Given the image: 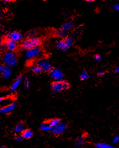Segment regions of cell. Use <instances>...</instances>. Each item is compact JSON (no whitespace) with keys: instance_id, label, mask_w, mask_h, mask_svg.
Returning <instances> with one entry per match:
<instances>
[{"instance_id":"cell-1","label":"cell","mask_w":119,"mask_h":148,"mask_svg":"<svg viewBox=\"0 0 119 148\" xmlns=\"http://www.w3.org/2000/svg\"><path fill=\"white\" fill-rule=\"evenodd\" d=\"M2 64L5 65L6 67L14 68L18 64V58L16 54L14 52L6 51L1 56Z\"/></svg>"},{"instance_id":"cell-2","label":"cell","mask_w":119,"mask_h":148,"mask_svg":"<svg viewBox=\"0 0 119 148\" xmlns=\"http://www.w3.org/2000/svg\"><path fill=\"white\" fill-rule=\"evenodd\" d=\"M41 43V40L38 37H28L24 40L20 44V48L27 51L39 47Z\"/></svg>"},{"instance_id":"cell-3","label":"cell","mask_w":119,"mask_h":148,"mask_svg":"<svg viewBox=\"0 0 119 148\" xmlns=\"http://www.w3.org/2000/svg\"><path fill=\"white\" fill-rule=\"evenodd\" d=\"M70 84L65 80L57 81L53 82L51 85V90L55 93H58L64 91L69 88Z\"/></svg>"},{"instance_id":"cell-4","label":"cell","mask_w":119,"mask_h":148,"mask_svg":"<svg viewBox=\"0 0 119 148\" xmlns=\"http://www.w3.org/2000/svg\"><path fill=\"white\" fill-rule=\"evenodd\" d=\"M1 46L4 48L7 51L10 52H14L17 51L18 49V44L17 43L12 41L9 39L6 38L5 40H3Z\"/></svg>"},{"instance_id":"cell-5","label":"cell","mask_w":119,"mask_h":148,"mask_svg":"<svg viewBox=\"0 0 119 148\" xmlns=\"http://www.w3.org/2000/svg\"><path fill=\"white\" fill-rule=\"evenodd\" d=\"M6 38L16 43L21 42L24 40V35L20 32L13 30V31L8 32L6 35Z\"/></svg>"},{"instance_id":"cell-6","label":"cell","mask_w":119,"mask_h":148,"mask_svg":"<svg viewBox=\"0 0 119 148\" xmlns=\"http://www.w3.org/2000/svg\"><path fill=\"white\" fill-rule=\"evenodd\" d=\"M49 76L54 81L63 80L64 77V73L60 70V69L55 68L53 69L52 70L49 72Z\"/></svg>"},{"instance_id":"cell-7","label":"cell","mask_w":119,"mask_h":148,"mask_svg":"<svg viewBox=\"0 0 119 148\" xmlns=\"http://www.w3.org/2000/svg\"><path fill=\"white\" fill-rule=\"evenodd\" d=\"M37 64L42 69L43 71L45 72H49L53 69L51 63L46 59H42L38 60Z\"/></svg>"},{"instance_id":"cell-8","label":"cell","mask_w":119,"mask_h":148,"mask_svg":"<svg viewBox=\"0 0 119 148\" xmlns=\"http://www.w3.org/2000/svg\"><path fill=\"white\" fill-rule=\"evenodd\" d=\"M41 49L39 47L25 51V56L27 59H32L37 57L41 53Z\"/></svg>"},{"instance_id":"cell-9","label":"cell","mask_w":119,"mask_h":148,"mask_svg":"<svg viewBox=\"0 0 119 148\" xmlns=\"http://www.w3.org/2000/svg\"><path fill=\"white\" fill-rule=\"evenodd\" d=\"M17 106H18V103H17V102L11 103L7 106H5L1 108H0V114H9L12 111L15 110Z\"/></svg>"},{"instance_id":"cell-10","label":"cell","mask_w":119,"mask_h":148,"mask_svg":"<svg viewBox=\"0 0 119 148\" xmlns=\"http://www.w3.org/2000/svg\"><path fill=\"white\" fill-rule=\"evenodd\" d=\"M67 128V126L66 124L61 122L56 127H54L51 132L55 135H59L64 132Z\"/></svg>"},{"instance_id":"cell-11","label":"cell","mask_w":119,"mask_h":148,"mask_svg":"<svg viewBox=\"0 0 119 148\" xmlns=\"http://www.w3.org/2000/svg\"><path fill=\"white\" fill-rule=\"evenodd\" d=\"M22 80H23V77L21 75H18V77H17L15 78L14 81L12 82V84L10 87V91L13 92V91H15L18 90L19 86L21 84V83H22Z\"/></svg>"},{"instance_id":"cell-12","label":"cell","mask_w":119,"mask_h":148,"mask_svg":"<svg viewBox=\"0 0 119 148\" xmlns=\"http://www.w3.org/2000/svg\"><path fill=\"white\" fill-rule=\"evenodd\" d=\"M56 46L57 49L62 51H66L69 48L64 39H61V40H58L56 43Z\"/></svg>"},{"instance_id":"cell-13","label":"cell","mask_w":119,"mask_h":148,"mask_svg":"<svg viewBox=\"0 0 119 148\" xmlns=\"http://www.w3.org/2000/svg\"><path fill=\"white\" fill-rule=\"evenodd\" d=\"M12 75V70L11 68L9 67H6L5 71H3V73L1 74V77L4 80H7L11 77Z\"/></svg>"},{"instance_id":"cell-14","label":"cell","mask_w":119,"mask_h":148,"mask_svg":"<svg viewBox=\"0 0 119 148\" xmlns=\"http://www.w3.org/2000/svg\"><path fill=\"white\" fill-rule=\"evenodd\" d=\"M73 27H74L73 23L71 22H70V21H67V22H66L64 23L61 25V27L60 28L62 30H64L65 32L68 33L70 31V30H71L72 29H73Z\"/></svg>"},{"instance_id":"cell-15","label":"cell","mask_w":119,"mask_h":148,"mask_svg":"<svg viewBox=\"0 0 119 148\" xmlns=\"http://www.w3.org/2000/svg\"><path fill=\"white\" fill-rule=\"evenodd\" d=\"M21 136H22L24 140H28V139H30L33 136V133L32 130L30 129H25L21 133Z\"/></svg>"},{"instance_id":"cell-16","label":"cell","mask_w":119,"mask_h":148,"mask_svg":"<svg viewBox=\"0 0 119 148\" xmlns=\"http://www.w3.org/2000/svg\"><path fill=\"white\" fill-rule=\"evenodd\" d=\"M25 126L23 123H19L17 124L13 128V132L15 133H22L25 130Z\"/></svg>"},{"instance_id":"cell-17","label":"cell","mask_w":119,"mask_h":148,"mask_svg":"<svg viewBox=\"0 0 119 148\" xmlns=\"http://www.w3.org/2000/svg\"><path fill=\"white\" fill-rule=\"evenodd\" d=\"M53 128L49 125V123L48 122H43L40 125V130L43 132H48V131H51Z\"/></svg>"},{"instance_id":"cell-18","label":"cell","mask_w":119,"mask_h":148,"mask_svg":"<svg viewBox=\"0 0 119 148\" xmlns=\"http://www.w3.org/2000/svg\"><path fill=\"white\" fill-rule=\"evenodd\" d=\"M85 137L83 135L80 136L77 138L75 142L76 146L78 147H82L85 145Z\"/></svg>"},{"instance_id":"cell-19","label":"cell","mask_w":119,"mask_h":148,"mask_svg":"<svg viewBox=\"0 0 119 148\" xmlns=\"http://www.w3.org/2000/svg\"><path fill=\"white\" fill-rule=\"evenodd\" d=\"M56 35H57V37H60V38H62V39H64L65 38H66V37L68 36V35H67L68 33L66 32H65L64 30H62L61 28H59V29H57V30H56Z\"/></svg>"},{"instance_id":"cell-20","label":"cell","mask_w":119,"mask_h":148,"mask_svg":"<svg viewBox=\"0 0 119 148\" xmlns=\"http://www.w3.org/2000/svg\"><path fill=\"white\" fill-rule=\"evenodd\" d=\"M96 148H118L116 146H114L112 145L106 144L104 143H97L96 145Z\"/></svg>"},{"instance_id":"cell-21","label":"cell","mask_w":119,"mask_h":148,"mask_svg":"<svg viewBox=\"0 0 119 148\" xmlns=\"http://www.w3.org/2000/svg\"><path fill=\"white\" fill-rule=\"evenodd\" d=\"M48 122L49 123L51 127L53 128L54 127H56V126L57 125L59 124H60L61 122V120L59 119H53L51 120L48 121Z\"/></svg>"},{"instance_id":"cell-22","label":"cell","mask_w":119,"mask_h":148,"mask_svg":"<svg viewBox=\"0 0 119 148\" xmlns=\"http://www.w3.org/2000/svg\"><path fill=\"white\" fill-rule=\"evenodd\" d=\"M89 77H90V75H89L88 72L87 71H83L80 75L79 76V78L80 80H86L87 79H88Z\"/></svg>"},{"instance_id":"cell-23","label":"cell","mask_w":119,"mask_h":148,"mask_svg":"<svg viewBox=\"0 0 119 148\" xmlns=\"http://www.w3.org/2000/svg\"><path fill=\"white\" fill-rule=\"evenodd\" d=\"M31 70L32 71V72H33L34 73H36V74H38V73H40L41 72H43V70H42V69L38 66V64L37 65H34L32 67Z\"/></svg>"},{"instance_id":"cell-24","label":"cell","mask_w":119,"mask_h":148,"mask_svg":"<svg viewBox=\"0 0 119 148\" xmlns=\"http://www.w3.org/2000/svg\"><path fill=\"white\" fill-rule=\"evenodd\" d=\"M64 41H66L67 45L68 46L69 48H70L72 45L74 44V38H72V37L70 36H67L66 38H65L64 39Z\"/></svg>"},{"instance_id":"cell-25","label":"cell","mask_w":119,"mask_h":148,"mask_svg":"<svg viewBox=\"0 0 119 148\" xmlns=\"http://www.w3.org/2000/svg\"><path fill=\"white\" fill-rule=\"evenodd\" d=\"M24 85L26 89H28L30 87V81L29 78L25 77L24 78Z\"/></svg>"},{"instance_id":"cell-26","label":"cell","mask_w":119,"mask_h":148,"mask_svg":"<svg viewBox=\"0 0 119 148\" xmlns=\"http://www.w3.org/2000/svg\"><path fill=\"white\" fill-rule=\"evenodd\" d=\"M28 37H36L37 32L35 30H32L28 32Z\"/></svg>"},{"instance_id":"cell-27","label":"cell","mask_w":119,"mask_h":148,"mask_svg":"<svg viewBox=\"0 0 119 148\" xmlns=\"http://www.w3.org/2000/svg\"><path fill=\"white\" fill-rule=\"evenodd\" d=\"M119 142V136L118 135H116L114 136L113 139H112V143L114 144H116V143Z\"/></svg>"},{"instance_id":"cell-28","label":"cell","mask_w":119,"mask_h":148,"mask_svg":"<svg viewBox=\"0 0 119 148\" xmlns=\"http://www.w3.org/2000/svg\"><path fill=\"white\" fill-rule=\"evenodd\" d=\"M101 59H102V56L101 55H99V54H97V55H95L94 56V60L96 62L100 61V60H101Z\"/></svg>"},{"instance_id":"cell-29","label":"cell","mask_w":119,"mask_h":148,"mask_svg":"<svg viewBox=\"0 0 119 148\" xmlns=\"http://www.w3.org/2000/svg\"><path fill=\"white\" fill-rule=\"evenodd\" d=\"M6 67L5 65H4L3 64H0V75H1V74L3 73V71H5Z\"/></svg>"},{"instance_id":"cell-30","label":"cell","mask_w":119,"mask_h":148,"mask_svg":"<svg viewBox=\"0 0 119 148\" xmlns=\"http://www.w3.org/2000/svg\"><path fill=\"white\" fill-rule=\"evenodd\" d=\"M24 140V138H22V136H17L16 138H15V140L17 141V142H21L22 141Z\"/></svg>"},{"instance_id":"cell-31","label":"cell","mask_w":119,"mask_h":148,"mask_svg":"<svg viewBox=\"0 0 119 148\" xmlns=\"http://www.w3.org/2000/svg\"><path fill=\"white\" fill-rule=\"evenodd\" d=\"M97 75H98V76L102 77V76H103V75H105V72L104 71H99L97 72Z\"/></svg>"},{"instance_id":"cell-32","label":"cell","mask_w":119,"mask_h":148,"mask_svg":"<svg viewBox=\"0 0 119 148\" xmlns=\"http://www.w3.org/2000/svg\"><path fill=\"white\" fill-rule=\"evenodd\" d=\"M113 7L114 9V10H116V11L119 12V4H114Z\"/></svg>"},{"instance_id":"cell-33","label":"cell","mask_w":119,"mask_h":148,"mask_svg":"<svg viewBox=\"0 0 119 148\" xmlns=\"http://www.w3.org/2000/svg\"><path fill=\"white\" fill-rule=\"evenodd\" d=\"M114 72L115 73H119V66H117V67H116V68L114 69Z\"/></svg>"},{"instance_id":"cell-34","label":"cell","mask_w":119,"mask_h":148,"mask_svg":"<svg viewBox=\"0 0 119 148\" xmlns=\"http://www.w3.org/2000/svg\"><path fill=\"white\" fill-rule=\"evenodd\" d=\"M5 100H6V98L5 97H0V104L5 101Z\"/></svg>"},{"instance_id":"cell-35","label":"cell","mask_w":119,"mask_h":148,"mask_svg":"<svg viewBox=\"0 0 119 148\" xmlns=\"http://www.w3.org/2000/svg\"><path fill=\"white\" fill-rule=\"evenodd\" d=\"M3 16V10H1V8H0V20H1V19H2Z\"/></svg>"},{"instance_id":"cell-36","label":"cell","mask_w":119,"mask_h":148,"mask_svg":"<svg viewBox=\"0 0 119 148\" xmlns=\"http://www.w3.org/2000/svg\"><path fill=\"white\" fill-rule=\"evenodd\" d=\"M0 148H7L6 146H0Z\"/></svg>"},{"instance_id":"cell-37","label":"cell","mask_w":119,"mask_h":148,"mask_svg":"<svg viewBox=\"0 0 119 148\" xmlns=\"http://www.w3.org/2000/svg\"><path fill=\"white\" fill-rule=\"evenodd\" d=\"M1 27H0V33H1Z\"/></svg>"},{"instance_id":"cell-38","label":"cell","mask_w":119,"mask_h":148,"mask_svg":"<svg viewBox=\"0 0 119 148\" xmlns=\"http://www.w3.org/2000/svg\"><path fill=\"white\" fill-rule=\"evenodd\" d=\"M0 50H1V46H0Z\"/></svg>"}]
</instances>
